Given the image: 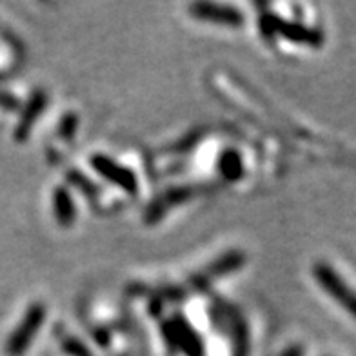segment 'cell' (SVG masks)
<instances>
[{
	"label": "cell",
	"instance_id": "6da1fadb",
	"mask_svg": "<svg viewBox=\"0 0 356 356\" xmlns=\"http://www.w3.org/2000/svg\"><path fill=\"white\" fill-rule=\"evenodd\" d=\"M162 333L171 347H177L186 356H204V343L188 320L177 314L162 323Z\"/></svg>",
	"mask_w": 356,
	"mask_h": 356
},
{
	"label": "cell",
	"instance_id": "7a4b0ae2",
	"mask_svg": "<svg viewBox=\"0 0 356 356\" xmlns=\"http://www.w3.org/2000/svg\"><path fill=\"white\" fill-rule=\"evenodd\" d=\"M314 280L318 282V286L327 293L333 300L342 305L343 309L356 318V293L347 286L342 277L334 271L333 267L327 264L318 262L313 267Z\"/></svg>",
	"mask_w": 356,
	"mask_h": 356
},
{
	"label": "cell",
	"instance_id": "3957f363",
	"mask_svg": "<svg viewBox=\"0 0 356 356\" xmlns=\"http://www.w3.org/2000/svg\"><path fill=\"white\" fill-rule=\"evenodd\" d=\"M44 316H46V309H44L42 304L29 305V309L26 311L24 318L15 327L10 340L6 343V353L10 356H22L24 353L28 351L29 343L33 342L38 329L42 325Z\"/></svg>",
	"mask_w": 356,
	"mask_h": 356
},
{
	"label": "cell",
	"instance_id": "277c9868",
	"mask_svg": "<svg viewBox=\"0 0 356 356\" xmlns=\"http://www.w3.org/2000/svg\"><path fill=\"white\" fill-rule=\"evenodd\" d=\"M260 24H266V33H277L284 37L289 42L300 44V46H309V47H320L323 44V35L320 33L318 29L307 28L304 24L298 22H289L280 17H271L266 15L262 17Z\"/></svg>",
	"mask_w": 356,
	"mask_h": 356
},
{
	"label": "cell",
	"instance_id": "5b68a950",
	"mask_svg": "<svg viewBox=\"0 0 356 356\" xmlns=\"http://www.w3.org/2000/svg\"><path fill=\"white\" fill-rule=\"evenodd\" d=\"M189 13L198 20L206 22L222 24V26H240L244 22V15L236 8L224 4H213V2H197L189 6Z\"/></svg>",
	"mask_w": 356,
	"mask_h": 356
},
{
	"label": "cell",
	"instance_id": "8992f818",
	"mask_svg": "<svg viewBox=\"0 0 356 356\" xmlns=\"http://www.w3.org/2000/svg\"><path fill=\"white\" fill-rule=\"evenodd\" d=\"M91 165L97 169V173L102 175L106 180L113 182L118 188H122L124 191L129 193V195H135L136 193V178L135 175L126 169L124 165L117 164L115 160H111L109 156L104 155H95L91 159Z\"/></svg>",
	"mask_w": 356,
	"mask_h": 356
},
{
	"label": "cell",
	"instance_id": "52a82bcc",
	"mask_svg": "<svg viewBox=\"0 0 356 356\" xmlns=\"http://www.w3.org/2000/svg\"><path fill=\"white\" fill-rule=\"evenodd\" d=\"M244 262H245L244 253H240V251H231V253L218 258L216 262H213L211 266L207 267L206 271H202L200 275L193 280V284L200 287L209 286V284H211L213 280H216V278L224 277V275H227V273L231 271H236L238 267L244 266Z\"/></svg>",
	"mask_w": 356,
	"mask_h": 356
},
{
	"label": "cell",
	"instance_id": "ba28073f",
	"mask_svg": "<svg viewBox=\"0 0 356 356\" xmlns=\"http://www.w3.org/2000/svg\"><path fill=\"white\" fill-rule=\"evenodd\" d=\"M44 108H46V95H44L42 91H37V93L29 99L28 106H26V109H24L19 124H17V127H15V138H17V140L22 142L28 138L31 127L35 126L38 115L42 113Z\"/></svg>",
	"mask_w": 356,
	"mask_h": 356
},
{
	"label": "cell",
	"instance_id": "9c48e42d",
	"mask_svg": "<svg viewBox=\"0 0 356 356\" xmlns=\"http://www.w3.org/2000/svg\"><path fill=\"white\" fill-rule=\"evenodd\" d=\"M53 209H55L56 222L64 227L75 222V204L71 200L67 189L56 188L55 195H53Z\"/></svg>",
	"mask_w": 356,
	"mask_h": 356
},
{
	"label": "cell",
	"instance_id": "30bf717a",
	"mask_svg": "<svg viewBox=\"0 0 356 356\" xmlns=\"http://www.w3.org/2000/svg\"><path fill=\"white\" fill-rule=\"evenodd\" d=\"M234 331V353L233 356H249V334L248 325H245L242 316H233L231 318Z\"/></svg>",
	"mask_w": 356,
	"mask_h": 356
},
{
	"label": "cell",
	"instance_id": "8fae6325",
	"mask_svg": "<svg viewBox=\"0 0 356 356\" xmlns=\"http://www.w3.org/2000/svg\"><path fill=\"white\" fill-rule=\"evenodd\" d=\"M220 168L222 175L225 178H238L242 175V162H240L238 153H234V151H225L224 155L220 159Z\"/></svg>",
	"mask_w": 356,
	"mask_h": 356
},
{
	"label": "cell",
	"instance_id": "7c38bea8",
	"mask_svg": "<svg viewBox=\"0 0 356 356\" xmlns=\"http://www.w3.org/2000/svg\"><path fill=\"white\" fill-rule=\"evenodd\" d=\"M66 347H67V351L73 353L75 356H88V353L84 351V347L80 346L79 342H75V340H70V342L66 343Z\"/></svg>",
	"mask_w": 356,
	"mask_h": 356
},
{
	"label": "cell",
	"instance_id": "4fadbf2b",
	"mask_svg": "<svg viewBox=\"0 0 356 356\" xmlns=\"http://www.w3.org/2000/svg\"><path fill=\"white\" fill-rule=\"evenodd\" d=\"M0 106L6 109H15L19 106V100H15L10 95H0Z\"/></svg>",
	"mask_w": 356,
	"mask_h": 356
},
{
	"label": "cell",
	"instance_id": "5bb4252c",
	"mask_svg": "<svg viewBox=\"0 0 356 356\" xmlns=\"http://www.w3.org/2000/svg\"><path fill=\"white\" fill-rule=\"evenodd\" d=\"M278 356H304V349L300 346H293V347H287L286 351L282 353Z\"/></svg>",
	"mask_w": 356,
	"mask_h": 356
}]
</instances>
